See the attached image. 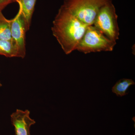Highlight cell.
I'll return each mask as SVG.
<instances>
[{"instance_id":"1","label":"cell","mask_w":135,"mask_h":135,"mask_svg":"<svg viewBox=\"0 0 135 135\" xmlns=\"http://www.w3.org/2000/svg\"><path fill=\"white\" fill-rule=\"evenodd\" d=\"M88 26L62 5L53 20L51 31L63 51L69 55L76 50Z\"/></svg>"},{"instance_id":"2","label":"cell","mask_w":135,"mask_h":135,"mask_svg":"<svg viewBox=\"0 0 135 135\" xmlns=\"http://www.w3.org/2000/svg\"><path fill=\"white\" fill-rule=\"evenodd\" d=\"M112 0H64L62 5L88 26L93 25L101 8Z\"/></svg>"},{"instance_id":"3","label":"cell","mask_w":135,"mask_h":135,"mask_svg":"<svg viewBox=\"0 0 135 135\" xmlns=\"http://www.w3.org/2000/svg\"><path fill=\"white\" fill-rule=\"evenodd\" d=\"M116 42L107 38L94 26H89L76 50L85 54L92 52L112 51Z\"/></svg>"},{"instance_id":"4","label":"cell","mask_w":135,"mask_h":135,"mask_svg":"<svg viewBox=\"0 0 135 135\" xmlns=\"http://www.w3.org/2000/svg\"><path fill=\"white\" fill-rule=\"evenodd\" d=\"M118 17L116 8L110 2L101 8L93 25L107 38L116 42L120 35Z\"/></svg>"},{"instance_id":"5","label":"cell","mask_w":135,"mask_h":135,"mask_svg":"<svg viewBox=\"0 0 135 135\" xmlns=\"http://www.w3.org/2000/svg\"><path fill=\"white\" fill-rule=\"evenodd\" d=\"M11 37L17 50L18 57L25 58L26 54L25 35L27 31L20 9L15 17L11 20Z\"/></svg>"},{"instance_id":"6","label":"cell","mask_w":135,"mask_h":135,"mask_svg":"<svg viewBox=\"0 0 135 135\" xmlns=\"http://www.w3.org/2000/svg\"><path fill=\"white\" fill-rule=\"evenodd\" d=\"M30 112L17 109L11 115L12 125L15 127L16 135H31L30 128L36 122L30 116Z\"/></svg>"},{"instance_id":"7","label":"cell","mask_w":135,"mask_h":135,"mask_svg":"<svg viewBox=\"0 0 135 135\" xmlns=\"http://www.w3.org/2000/svg\"><path fill=\"white\" fill-rule=\"evenodd\" d=\"M37 0H17L19 4V9L25 22L27 31H28L31 26L32 16L34 11L35 7Z\"/></svg>"},{"instance_id":"8","label":"cell","mask_w":135,"mask_h":135,"mask_svg":"<svg viewBox=\"0 0 135 135\" xmlns=\"http://www.w3.org/2000/svg\"><path fill=\"white\" fill-rule=\"evenodd\" d=\"M0 55L6 57H18L17 50L13 40H0Z\"/></svg>"},{"instance_id":"9","label":"cell","mask_w":135,"mask_h":135,"mask_svg":"<svg viewBox=\"0 0 135 135\" xmlns=\"http://www.w3.org/2000/svg\"><path fill=\"white\" fill-rule=\"evenodd\" d=\"M0 40L12 41L11 34V22L0 11Z\"/></svg>"},{"instance_id":"10","label":"cell","mask_w":135,"mask_h":135,"mask_svg":"<svg viewBox=\"0 0 135 135\" xmlns=\"http://www.w3.org/2000/svg\"><path fill=\"white\" fill-rule=\"evenodd\" d=\"M135 83L132 79H123L118 81L112 88V92L117 96L123 97L127 95V91L128 89Z\"/></svg>"},{"instance_id":"11","label":"cell","mask_w":135,"mask_h":135,"mask_svg":"<svg viewBox=\"0 0 135 135\" xmlns=\"http://www.w3.org/2000/svg\"><path fill=\"white\" fill-rule=\"evenodd\" d=\"M14 2V0H0V11H2L8 5Z\"/></svg>"},{"instance_id":"12","label":"cell","mask_w":135,"mask_h":135,"mask_svg":"<svg viewBox=\"0 0 135 135\" xmlns=\"http://www.w3.org/2000/svg\"><path fill=\"white\" fill-rule=\"evenodd\" d=\"M2 86V84L0 82V87Z\"/></svg>"},{"instance_id":"13","label":"cell","mask_w":135,"mask_h":135,"mask_svg":"<svg viewBox=\"0 0 135 135\" xmlns=\"http://www.w3.org/2000/svg\"><path fill=\"white\" fill-rule=\"evenodd\" d=\"M14 1H15V2H16L17 0H14Z\"/></svg>"}]
</instances>
